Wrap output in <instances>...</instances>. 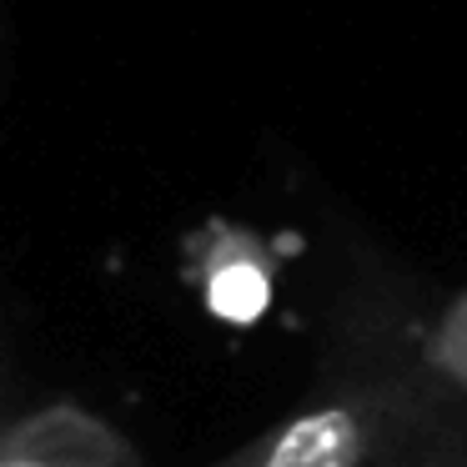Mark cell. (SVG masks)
Here are the masks:
<instances>
[{
    "instance_id": "obj_1",
    "label": "cell",
    "mask_w": 467,
    "mask_h": 467,
    "mask_svg": "<svg viewBox=\"0 0 467 467\" xmlns=\"http://www.w3.org/2000/svg\"><path fill=\"white\" fill-rule=\"evenodd\" d=\"M442 422H452V407L437 377H352L322 387L212 467H377Z\"/></svg>"
},
{
    "instance_id": "obj_2",
    "label": "cell",
    "mask_w": 467,
    "mask_h": 467,
    "mask_svg": "<svg viewBox=\"0 0 467 467\" xmlns=\"http://www.w3.org/2000/svg\"><path fill=\"white\" fill-rule=\"evenodd\" d=\"M0 467H146L141 447L81 402H46L0 422Z\"/></svg>"
},
{
    "instance_id": "obj_3",
    "label": "cell",
    "mask_w": 467,
    "mask_h": 467,
    "mask_svg": "<svg viewBox=\"0 0 467 467\" xmlns=\"http://www.w3.org/2000/svg\"><path fill=\"white\" fill-rule=\"evenodd\" d=\"M427 367L442 387L467 392V292L452 296L437 317L432 337H427Z\"/></svg>"
},
{
    "instance_id": "obj_4",
    "label": "cell",
    "mask_w": 467,
    "mask_h": 467,
    "mask_svg": "<svg viewBox=\"0 0 467 467\" xmlns=\"http://www.w3.org/2000/svg\"><path fill=\"white\" fill-rule=\"evenodd\" d=\"M377 467H467V442L457 437V417L432 432H422L417 442H407L402 452H392Z\"/></svg>"
}]
</instances>
